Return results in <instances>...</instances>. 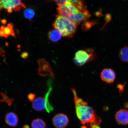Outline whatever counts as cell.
<instances>
[{
  "label": "cell",
  "mask_w": 128,
  "mask_h": 128,
  "mask_svg": "<svg viewBox=\"0 0 128 128\" xmlns=\"http://www.w3.org/2000/svg\"><path fill=\"white\" fill-rule=\"evenodd\" d=\"M95 58V54L92 49H83L76 53L74 60L77 65L82 66L93 60Z\"/></svg>",
  "instance_id": "obj_3"
},
{
  "label": "cell",
  "mask_w": 128,
  "mask_h": 128,
  "mask_svg": "<svg viewBox=\"0 0 128 128\" xmlns=\"http://www.w3.org/2000/svg\"><path fill=\"white\" fill-rule=\"evenodd\" d=\"M32 128H46V123L44 120L38 118L34 120L31 124Z\"/></svg>",
  "instance_id": "obj_17"
},
{
  "label": "cell",
  "mask_w": 128,
  "mask_h": 128,
  "mask_svg": "<svg viewBox=\"0 0 128 128\" xmlns=\"http://www.w3.org/2000/svg\"><path fill=\"white\" fill-rule=\"evenodd\" d=\"M14 25L11 23L8 24L6 27L2 26L0 28V36L7 38L9 36H15L14 31L13 30Z\"/></svg>",
  "instance_id": "obj_13"
},
{
  "label": "cell",
  "mask_w": 128,
  "mask_h": 128,
  "mask_svg": "<svg viewBox=\"0 0 128 128\" xmlns=\"http://www.w3.org/2000/svg\"><path fill=\"white\" fill-rule=\"evenodd\" d=\"M56 3L58 6L62 5L66 2L72 3L80 8L85 7L82 0H52Z\"/></svg>",
  "instance_id": "obj_14"
},
{
  "label": "cell",
  "mask_w": 128,
  "mask_h": 128,
  "mask_svg": "<svg viewBox=\"0 0 128 128\" xmlns=\"http://www.w3.org/2000/svg\"><path fill=\"white\" fill-rule=\"evenodd\" d=\"M53 26L60 32L62 36L72 38L76 32L77 25L71 21L60 15L56 16Z\"/></svg>",
  "instance_id": "obj_2"
},
{
  "label": "cell",
  "mask_w": 128,
  "mask_h": 128,
  "mask_svg": "<svg viewBox=\"0 0 128 128\" xmlns=\"http://www.w3.org/2000/svg\"><path fill=\"white\" fill-rule=\"evenodd\" d=\"M23 8L26 7L22 0H0V10H6L9 14L13 10L18 12Z\"/></svg>",
  "instance_id": "obj_5"
},
{
  "label": "cell",
  "mask_w": 128,
  "mask_h": 128,
  "mask_svg": "<svg viewBox=\"0 0 128 128\" xmlns=\"http://www.w3.org/2000/svg\"><path fill=\"white\" fill-rule=\"evenodd\" d=\"M90 17V14L86 8L80 11L78 14L68 19L78 25L83 22H86Z\"/></svg>",
  "instance_id": "obj_8"
},
{
  "label": "cell",
  "mask_w": 128,
  "mask_h": 128,
  "mask_svg": "<svg viewBox=\"0 0 128 128\" xmlns=\"http://www.w3.org/2000/svg\"><path fill=\"white\" fill-rule=\"evenodd\" d=\"M100 77L102 81L109 84L114 82L116 75L114 70L110 68L104 69L100 73Z\"/></svg>",
  "instance_id": "obj_10"
},
{
  "label": "cell",
  "mask_w": 128,
  "mask_h": 128,
  "mask_svg": "<svg viewBox=\"0 0 128 128\" xmlns=\"http://www.w3.org/2000/svg\"><path fill=\"white\" fill-rule=\"evenodd\" d=\"M21 56L22 58L24 59H26L28 57V52H24L22 53Z\"/></svg>",
  "instance_id": "obj_21"
},
{
  "label": "cell",
  "mask_w": 128,
  "mask_h": 128,
  "mask_svg": "<svg viewBox=\"0 0 128 128\" xmlns=\"http://www.w3.org/2000/svg\"><path fill=\"white\" fill-rule=\"evenodd\" d=\"M23 128H30L29 126L28 125H25L24 126Z\"/></svg>",
  "instance_id": "obj_24"
},
{
  "label": "cell",
  "mask_w": 128,
  "mask_h": 128,
  "mask_svg": "<svg viewBox=\"0 0 128 128\" xmlns=\"http://www.w3.org/2000/svg\"><path fill=\"white\" fill-rule=\"evenodd\" d=\"M124 84H118V88L119 89L120 92H122L124 90Z\"/></svg>",
  "instance_id": "obj_22"
},
{
  "label": "cell",
  "mask_w": 128,
  "mask_h": 128,
  "mask_svg": "<svg viewBox=\"0 0 128 128\" xmlns=\"http://www.w3.org/2000/svg\"><path fill=\"white\" fill-rule=\"evenodd\" d=\"M24 16L26 19L31 20L34 18L35 13L33 9L30 8L26 9L24 12Z\"/></svg>",
  "instance_id": "obj_18"
},
{
  "label": "cell",
  "mask_w": 128,
  "mask_h": 128,
  "mask_svg": "<svg viewBox=\"0 0 128 128\" xmlns=\"http://www.w3.org/2000/svg\"><path fill=\"white\" fill-rule=\"evenodd\" d=\"M115 119L118 124L122 125L128 124V110L121 109L116 112Z\"/></svg>",
  "instance_id": "obj_11"
},
{
  "label": "cell",
  "mask_w": 128,
  "mask_h": 128,
  "mask_svg": "<svg viewBox=\"0 0 128 128\" xmlns=\"http://www.w3.org/2000/svg\"><path fill=\"white\" fill-rule=\"evenodd\" d=\"M28 97L30 102H33L36 99V96L34 94L30 93L28 95Z\"/></svg>",
  "instance_id": "obj_20"
},
{
  "label": "cell",
  "mask_w": 128,
  "mask_h": 128,
  "mask_svg": "<svg viewBox=\"0 0 128 128\" xmlns=\"http://www.w3.org/2000/svg\"><path fill=\"white\" fill-rule=\"evenodd\" d=\"M5 120L8 126L13 127H16L18 124V118L15 113L10 112L6 115Z\"/></svg>",
  "instance_id": "obj_12"
},
{
  "label": "cell",
  "mask_w": 128,
  "mask_h": 128,
  "mask_svg": "<svg viewBox=\"0 0 128 128\" xmlns=\"http://www.w3.org/2000/svg\"><path fill=\"white\" fill-rule=\"evenodd\" d=\"M119 56L122 61L128 63V46H125L120 49L119 52Z\"/></svg>",
  "instance_id": "obj_16"
},
{
  "label": "cell",
  "mask_w": 128,
  "mask_h": 128,
  "mask_svg": "<svg viewBox=\"0 0 128 128\" xmlns=\"http://www.w3.org/2000/svg\"><path fill=\"white\" fill-rule=\"evenodd\" d=\"M7 20H1V22L2 23L4 24H6L7 23Z\"/></svg>",
  "instance_id": "obj_23"
},
{
  "label": "cell",
  "mask_w": 128,
  "mask_h": 128,
  "mask_svg": "<svg viewBox=\"0 0 128 128\" xmlns=\"http://www.w3.org/2000/svg\"><path fill=\"white\" fill-rule=\"evenodd\" d=\"M62 36L60 32L56 30H53L49 32L48 37L50 40L56 42L61 39Z\"/></svg>",
  "instance_id": "obj_15"
},
{
  "label": "cell",
  "mask_w": 128,
  "mask_h": 128,
  "mask_svg": "<svg viewBox=\"0 0 128 128\" xmlns=\"http://www.w3.org/2000/svg\"><path fill=\"white\" fill-rule=\"evenodd\" d=\"M32 108L36 111L41 112L46 109V111L50 112L53 110V108L45 98L42 97L36 98L33 102Z\"/></svg>",
  "instance_id": "obj_6"
},
{
  "label": "cell",
  "mask_w": 128,
  "mask_h": 128,
  "mask_svg": "<svg viewBox=\"0 0 128 128\" xmlns=\"http://www.w3.org/2000/svg\"><path fill=\"white\" fill-rule=\"evenodd\" d=\"M86 8V7L81 8L72 3L66 2L58 6L57 11L59 15L68 19L72 16L78 14L80 11Z\"/></svg>",
  "instance_id": "obj_4"
},
{
  "label": "cell",
  "mask_w": 128,
  "mask_h": 128,
  "mask_svg": "<svg viewBox=\"0 0 128 128\" xmlns=\"http://www.w3.org/2000/svg\"><path fill=\"white\" fill-rule=\"evenodd\" d=\"M0 94L2 96V98L0 100V102H4L7 103L9 106H10L12 104V102L13 101V99H10L6 95V94L4 92H1Z\"/></svg>",
  "instance_id": "obj_19"
},
{
  "label": "cell",
  "mask_w": 128,
  "mask_h": 128,
  "mask_svg": "<svg viewBox=\"0 0 128 128\" xmlns=\"http://www.w3.org/2000/svg\"><path fill=\"white\" fill-rule=\"evenodd\" d=\"M38 62L39 66L38 74L40 76L44 77L50 76L54 78L53 72L48 62L44 59H40L38 60Z\"/></svg>",
  "instance_id": "obj_7"
},
{
  "label": "cell",
  "mask_w": 128,
  "mask_h": 128,
  "mask_svg": "<svg viewBox=\"0 0 128 128\" xmlns=\"http://www.w3.org/2000/svg\"><path fill=\"white\" fill-rule=\"evenodd\" d=\"M74 102L76 113L78 119L83 125L88 124L99 125L102 120L96 116L95 110L89 106L87 102L78 96L76 90L72 88Z\"/></svg>",
  "instance_id": "obj_1"
},
{
  "label": "cell",
  "mask_w": 128,
  "mask_h": 128,
  "mask_svg": "<svg viewBox=\"0 0 128 128\" xmlns=\"http://www.w3.org/2000/svg\"><path fill=\"white\" fill-rule=\"evenodd\" d=\"M52 122L56 128H65L68 124L69 120L66 115L60 113L53 118Z\"/></svg>",
  "instance_id": "obj_9"
}]
</instances>
